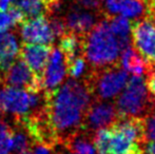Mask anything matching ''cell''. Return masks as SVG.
<instances>
[{
  "instance_id": "6da1fadb",
  "label": "cell",
  "mask_w": 155,
  "mask_h": 154,
  "mask_svg": "<svg viewBox=\"0 0 155 154\" xmlns=\"http://www.w3.org/2000/svg\"><path fill=\"white\" fill-rule=\"evenodd\" d=\"M45 93V112L60 145L84 129V116L94 99L91 88L84 79L70 78L55 91Z\"/></svg>"
},
{
  "instance_id": "7a4b0ae2",
  "label": "cell",
  "mask_w": 155,
  "mask_h": 154,
  "mask_svg": "<svg viewBox=\"0 0 155 154\" xmlns=\"http://www.w3.org/2000/svg\"><path fill=\"white\" fill-rule=\"evenodd\" d=\"M121 49L111 31L108 18L101 19L82 37V56L91 70L119 64Z\"/></svg>"
},
{
  "instance_id": "3957f363",
  "label": "cell",
  "mask_w": 155,
  "mask_h": 154,
  "mask_svg": "<svg viewBox=\"0 0 155 154\" xmlns=\"http://www.w3.org/2000/svg\"><path fill=\"white\" fill-rule=\"evenodd\" d=\"M119 118H145L155 108V97L149 92L143 76L128 79L115 103Z\"/></svg>"
},
{
  "instance_id": "277c9868",
  "label": "cell",
  "mask_w": 155,
  "mask_h": 154,
  "mask_svg": "<svg viewBox=\"0 0 155 154\" xmlns=\"http://www.w3.org/2000/svg\"><path fill=\"white\" fill-rule=\"evenodd\" d=\"M91 88L93 98L109 100L123 91L128 81V72L119 68V64L100 70H91L84 78Z\"/></svg>"
},
{
  "instance_id": "5b68a950",
  "label": "cell",
  "mask_w": 155,
  "mask_h": 154,
  "mask_svg": "<svg viewBox=\"0 0 155 154\" xmlns=\"http://www.w3.org/2000/svg\"><path fill=\"white\" fill-rule=\"evenodd\" d=\"M0 112L10 114L13 120L28 115L31 112L29 92L25 89L3 84L0 90Z\"/></svg>"
},
{
  "instance_id": "8992f818",
  "label": "cell",
  "mask_w": 155,
  "mask_h": 154,
  "mask_svg": "<svg viewBox=\"0 0 155 154\" xmlns=\"http://www.w3.org/2000/svg\"><path fill=\"white\" fill-rule=\"evenodd\" d=\"M1 84L4 86L25 89L28 92L43 90L41 77L35 75L19 56L13 62L12 66L3 73Z\"/></svg>"
},
{
  "instance_id": "52a82bcc",
  "label": "cell",
  "mask_w": 155,
  "mask_h": 154,
  "mask_svg": "<svg viewBox=\"0 0 155 154\" xmlns=\"http://www.w3.org/2000/svg\"><path fill=\"white\" fill-rule=\"evenodd\" d=\"M119 118L115 103L93 99L84 116V128L90 133L102 128H109Z\"/></svg>"
},
{
  "instance_id": "ba28073f",
  "label": "cell",
  "mask_w": 155,
  "mask_h": 154,
  "mask_svg": "<svg viewBox=\"0 0 155 154\" xmlns=\"http://www.w3.org/2000/svg\"><path fill=\"white\" fill-rule=\"evenodd\" d=\"M131 40L134 48L146 61H151L155 55V22L149 17H143L131 27Z\"/></svg>"
},
{
  "instance_id": "9c48e42d",
  "label": "cell",
  "mask_w": 155,
  "mask_h": 154,
  "mask_svg": "<svg viewBox=\"0 0 155 154\" xmlns=\"http://www.w3.org/2000/svg\"><path fill=\"white\" fill-rule=\"evenodd\" d=\"M18 28L20 37L25 43L52 45L55 40L48 18L45 15L25 19L18 25Z\"/></svg>"
},
{
  "instance_id": "30bf717a",
  "label": "cell",
  "mask_w": 155,
  "mask_h": 154,
  "mask_svg": "<svg viewBox=\"0 0 155 154\" xmlns=\"http://www.w3.org/2000/svg\"><path fill=\"white\" fill-rule=\"evenodd\" d=\"M68 73L67 61L59 48L52 47L49 60L43 70L41 81L45 92H53L60 87Z\"/></svg>"
},
{
  "instance_id": "8fae6325",
  "label": "cell",
  "mask_w": 155,
  "mask_h": 154,
  "mask_svg": "<svg viewBox=\"0 0 155 154\" xmlns=\"http://www.w3.org/2000/svg\"><path fill=\"white\" fill-rule=\"evenodd\" d=\"M97 16L98 13L84 10L74 3V5L63 17L67 32L79 36H84L96 25Z\"/></svg>"
},
{
  "instance_id": "7c38bea8",
  "label": "cell",
  "mask_w": 155,
  "mask_h": 154,
  "mask_svg": "<svg viewBox=\"0 0 155 154\" xmlns=\"http://www.w3.org/2000/svg\"><path fill=\"white\" fill-rule=\"evenodd\" d=\"M52 45L23 42L19 48L18 56L27 64L35 75L41 77L45 70Z\"/></svg>"
},
{
  "instance_id": "4fadbf2b",
  "label": "cell",
  "mask_w": 155,
  "mask_h": 154,
  "mask_svg": "<svg viewBox=\"0 0 155 154\" xmlns=\"http://www.w3.org/2000/svg\"><path fill=\"white\" fill-rule=\"evenodd\" d=\"M120 64L127 72L134 76H143L147 68V61L143 59L136 49L128 45L120 53Z\"/></svg>"
},
{
  "instance_id": "5bb4252c",
  "label": "cell",
  "mask_w": 155,
  "mask_h": 154,
  "mask_svg": "<svg viewBox=\"0 0 155 154\" xmlns=\"http://www.w3.org/2000/svg\"><path fill=\"white\" fill-rule=\"evenodd\" d=\"M82 37L84 36L65 32L60 37L59 49L63 53L67 64L74 58L82 55Z\"/></svg>"
},
{
  "instance_id": "9a60e30c",
  "label": "cell",
  "mask_w": 155,
  "mask_h": 154,
  "mask_svg": "<svg viewBox=\"0 0 155 154\" xmlns=\"http://www.w3.org/2000/svg\"><path fill=\"white\" fill-rule=\"evenodd\" d=\"M111 31L116 36L121 51L130 45L131 41V22L124 16H113L108 18Z\"/></svg>"
},
{
  "instance_id": "2e32d148",
  "label": "cell",
  "mask_w": 155,
  "mask_h": 154,
  "mask_svg": "<svg viewBox=\"0 0 155 154\" xmlns=\"http://www.w3.org/2000/svg\"><path fill=\"white\" fill-rule=\"evenodd\" d=\"M12 128V148L10 154H19L25 150H30L33 142L27 130L19 123H13Z\"/></svg>"
},
{
  "instance_id": "e0dca14e",
  "label": "cell",
  "mask_w": 155,
  "mask_h": 154,
  "mask_svg": "<svg viewBox=\"0 0 155 154\" xmlns=\"http://www.w3.org/2000/svg\"><path fill=\"white\" fill-rule=\"evenodd\" d=\"M119 14L126 18H141L147 17L148 10L143 0H124Z\"/></svg>"
},
{
  "instance_id": "ac0fdd59",
  "label": "cell",
  "mask_w": 155,
  "mask_h": 154,
  "mask_svg": "<svg viewBox=\"0 0 155 154\" xmlns=\"http://www.w3.org/2000/svg\"><path fill=\"white\" fill-rule=\"evenodd\" d=\"M88 62L86 61L84 56H78V57L74 58L71 62H69L67 64L68 73H69V75L73 79H79L81 77L84 79L89 73V71H90L88 70Z\"/></svg>"
},
{
  "instance_id": "d6986e66",
  "label": "cell",
  "mask_w": 155,
  "mask_h": 154,
  "mask_svg": "<svg viewBox=\"0 0 155 154\" xmlns=\"http://www.w3.org/2000/svg\"><path fill=\"white\" fill-rule=\"evenodd\" d=\"M13 128L4 119L0 118V154H10L12 148Z\"/></svg>"
},
{
  "instance_id": "ffe728a7",
  "label": "cell",
  "mask_w": 155,
  "mask_h": 154,
  "mask_svg": "<svg viewBox=\"0 0 155 154\" xmlns=\"http://www.w3.org/2000/svg\"><path fill=\"white\" fill-rule=\"evenodd\" d=\"M45 17L48 18V21H49L50 28H51V31L53 33L54 37L60 38L67 32L63 17H60L59 15H51V16Z\"/></svg>"
},
{
  "instance_id": "44dd1931",
  "label": "cell",
  "mask_w": 155,
  "mask_h": 154,
  "mask_svg": "<svg viewBox=\"0 0 155 154\" xmlns=\"http://www.w3.org/2000/svg\"><path fill=\"white\" fill-rule=\"evenodd\" d=\"M146 140H155V108L143 118Z\"/></svg>"
},
{
  "instance_id": "7402d4cb",
  "label": "cell",
  "mask_w": 155,
  "mask_h": 154,
  "mask_svg": "<svg viewBox=\"0 0 155 154\" xmlns=\"http://www.w3.org/2000/svg\"><path fill=\"white\" fill-rule=\"evenodd\" d=\"M145 75L146 86H147L149 92L155 97V64L152 61H147Z\"/></svg>"
},
{
  "instance_id": "603a6c76",
  "label": "cell",
  "mask_w": 155,
  "mask_h": 154,
  "mask_svg": "<svg viewBox=\"0 0 155 154\" xmlns=\"http://www.w3.org/2000/svg\"><path fill=\"white\" fill-rule=\"evenodd\" d=\"M13 27H15V25L10 14L4 11H0V33L6 32L10 28Z\"/></svg>"
},
{
  "instance_id": "cb8c5ba5",
  "label": "cell",
  "mask_w": 155,
  "mask_h": 154,
  "mask_svg": "<svg viewBox=\"0 0 155 154\" xmlns=\"http://www.w3.org/2000/svg\"><path fill=\"white\" fill-rule=\"evenodd\" d=\"M31 150L33 154H53L54 149L50 148V147L45 146L42 144H38V143H35L32 145Z\"/></svg>"
},
{
  "instance_id": "d4e9b609",
  "label": "cell",
  "mask_w": 155,
  "mask_h": 154,
  "mask_svg": "<svg viewBox=\"0 0 155 154\" xmlns=\"http://www.w3.org/2000/svg\"><path fill=\"white\" fill-rule=\"evenodd\" d=\"M34 1H36V0H11V4L17 6L22 11L23 8H25L29 4H31Z\"/></svg>"
},
{
  "instance_id": "484cf974",
  "label": "cell",
  "mask_w": 155,
  "mask_h": 154,
  "mask_svg": "<svg viewBox=\"0 0 155 154\" xmlns=\"http://www.w3.org/2000/svg\"><path fill=\"white\" fill-rule=\"evenodd\" d=\"M143 152L146 154H155V140H149L143 146Z\"/></svg>"
},
{
  "instance_id": "4316f807",
  "label": "cell",
  "mask_w": 155,
  "mask_h": 154,
  "mask_svg": "<svg viewBox=\"0 0 155 154\" xmlns=\"http://www.w3.org/2000/svg\"><path fill=\"white\" fill-rule=\"evenodd\" d=\"M53 154H74L70 149H68L65 146L63 145H58L54 148V153Z\"/></svg>"
},
{
  "instance_id": "83f0119b",
  "label": "cell",
  "mask_w": 155,
  "mask_h": 154,
  "mask_svg": "<svg viewBox=\"0 0 155 154\" xmlns=\"http://www.w3.org/2000/svg\"><path fill=\"white\" fill-rule=\"evenodd\" d=\"M143 3L146 4V6H147V10L150 8H152L153 5H155V0H143Z\"/></svg>"
},
{
  "instance_id": "f1b7e54d",
  "label": "cell",
  "mask_w": 155,
  "mask_h": 154,
  "mask_svg": "<svg viewBox=\"0 0 155 154\" xmlns=\"http://www.w3.org/2000/svg\"><path fill=\"white\" fill-rule=\"evenodd\" d=\"M19 154H33V152H32L31 149H30V150H25V151H23V152H21Z\"/></svg>"
},
{
  "instance_id": "f546056e",
  "label": "cell",
  "mask_w": 155,
  "mask_h": 154,
  "mask_svg": "<svg viewBox=\"0 0 155 154\" xmlns=\"http://www.w3.org/2000/svg\"><path fill=\"white\" fill-rule=\"evenodd\" d=\"M2 82V73H1V71H0V84Z\"/></svg>"
},
{
  "instance_id": "4dcf8cb0",
  "label": "cell",
  "mask_w": 155,
  "mask_h": 154,
  "mask_svg": "<svg viewBox=\"0 0 155 154\" xmlns=\"http://www.w3.org/2000/svg\"><path fill=\"white\" fill-rule=\"evenodd\" d=\"M151 61H152V62H153V64H155V55H154L153 59H152V60H151Z\"/></svg>"
},
{
  "instance_id": "1f68e13d",
  "label": "cell",
  "mask_w": 155,
  "mask_h": 154,
  "mask_svg": "<svg viewBox=\"0 0 155 154\" xmlns=\"http://www.w3.org/2000/svg\"><path fill=\"white\" fill-rule=\"evenodd\" d=\"M143 154H146V153H145V152H143Z\"/></svg>"
}]
</instances>
